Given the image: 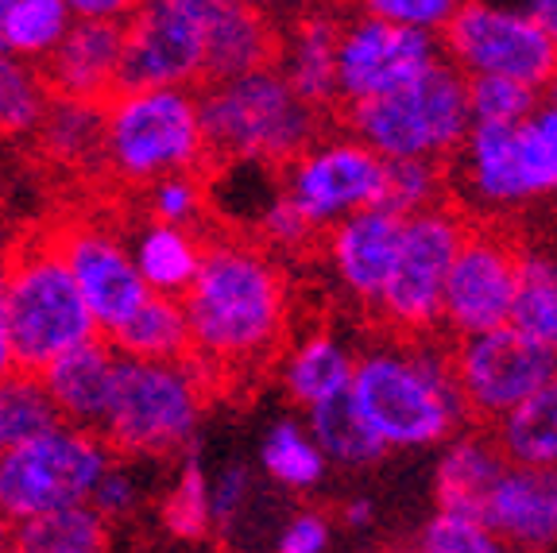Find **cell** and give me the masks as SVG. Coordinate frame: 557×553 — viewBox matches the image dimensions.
I'll return each instance as SVG.
<instances>
[{
  "instance_id": "obj_6",
  "label": "cell",
  "mask_w": 557,
  "mask_h": 553,
  "mask_svg": "<svg viewBox=\"0 0 557 553\" xmlns=\"http://www.w3.org/2000/svg\"><path fill=\"white\" fill-rule=\"evenodd\" d=\"M198 368L190 360H128L116 364L109 415L97 433L109 453L163 457L194 438L201 415Z\"/></svg>"
},
{
  "instance_id": "obj_36",
  "label": "cell",
  "mask_w": 557,
  "mask_h": 553,
  "mask_svg": "<svg viewBox=\"0 0 557 553\" xmlns=\"http://www.w3.org/2000/svg\"><path fill=\"white\" fill-rule=\"evenodd\" d=\"M263 468L287 488H310L322 480L325 457L318 453L313 441L302 438L295 422H278L263 441Z\"/></svg>"
},
{
  "instance_id": "obj_35",
  "label": "cell",
  "mask_w": 557,
  "mask_h": 553,
  "mask_svg": "<svg viewBox=\"0 0 557 553\" xmlns=\"http://www.w3.org/2000/svg\"><path fill=\"white\" fill-rule=\"evenodd\" d=\"M47 113V94L27 62L0 54V136H24Z\"/></svg>"
},
{
  "instance_id": "obj_53",
  "label": "cell",
  "mask_w": 557,
  "mask_h": 553,
  "mask_svg": "<svg viewBox=\"0 0 557 553\" xmlns=\"http://www.w3.org/2000/svg\"><path fill=\"white\" fill-rule=\"evenodd\" d=\"M549 105H557V74H554V78H549Z\"/></svg>"
},
{
  "instance_id": "obj_52",
  "label": "cell",
  "mask_w": 557,
  "mask_h": 553,
  "mask_svg": "<svg viewBox=\"0 0 557 553\" xmlns=\"http://www.w3.org/2000/svg\"><path fill=\"white\" fill-rule=\"evenodd\" d=\"M0 54H4V0H0Z\"/></svg>"
},
{
  "instance_id": "obj_7",
  "label": "cell",
  "mask_w": 557,
  "mask_h": 553,
  "mask_svg": "<svg viewBox=\"0 0 557 553\" xmlns=\"http://www.w3.org/2000/svg\"><path fill=\"white\" fill-rule=\"evenodd\" d=\"M104 113V156L132 182L186 174L201 156L198 101L186 89H139L116 94Z\"/></svg>"
},
{
  "instance_id": "obj_23",
  "label": "cell",
  "mask_w": 557,
  "mask_h": 553,
  "mask_svg": "<svg viewBox=\"0 0 557 553\" xmlns=\"http://www.w3.org/2000/svg\"><path fill=\"white\" fill-rule=\"evenodd\" d=\"M492 441L511 468H557V376L499 418Z\"/></svg>"
},
{
  "instance_id": "obj_21",
  "label": "cell",
  "mask_w": 557,
  "mask_h": 553,
  "mask_svg": "<svg viewBox=\"0 0 557 553\" xmlns=\"http://www.w3.org/2000/svg\"><path fill=\"white\" fill-rule=\"evenodd\" d=\"M399 233L403 217L387 209H364L333 229V260L348 291L360 298H380L383 283L392 275L395 251H399Z\"/></svg>"
},
{
  "instance_id": "obj_46",
  "label": "cell",
  "mask_w": 557,
  "mask_h": 553,
  "mask_svg": "<svg viewBox=\"0 0 557 553\" xmlns=\"http://www.w3.org/2000/svg\"><path fill=\"white\" fill-rule=\"evenodd\" d=\"M263 233H268L271 241H278V244H295V241H302V236L310 233V225H306L302 217L295 213V206L283 198V201H275V206L268 209V217H263Z\"/></svg>"
},
{
  "instance_id": "obj_24",
  "label": "cell",
  "mask_w": 557,
  "mask_h": 553,
  "mask_svg": "<svg viewBox=\"0 0 557 553\" xmlns=\"http://www.w3.org/2000/svg\"><path fill=\"white\" fill-rule=\"evenodd\" d=\"M341 24L325 16H310L295 27L287 54V74L283 82L290 94L310 109H330L337 105V74H333V51H337Z\"/></svg>"
},
{
  "instance_id": "obj_16",
  "label": "cell",
  "mask_w": 557,
  "mask_h": 553,
  "mask_svg": "<svg viewBox=\"0 0 557 553\" xmlns=\"http://www.w3.org/2000/svg\"><path fill=\"white\" fill-rule=\"evenodd\" d=\"M54 244H59V256L78 286L89 318H94V329H101L104 337L116 333L148 298V286L139 279L132 256L113 233L97 225L66 229L54 236Z\"/></svg>"
},
{
  "instance_id": "obj_18",
  "label": "cell",
  "mask_w": 557,
  "mask_h": 553,
  "mask_svg": "<svg viewBox=\"0 0 557 553\" xmlns=\"http://www.w3.org/2000/svg\"><path fill=\"white\" fill-rule=\"evenodd\" d=\"M278 59V39L260 9L248 4H221L201 0V82L198 86H225V82L263 74Z\"/></svg>"
},
{
  "instance_id": "obj_37",
  "label": "cell",
  "mask_w": 557,
  "mask_h": 553,
  "mask_svg": "<svg viewBox=\"0 0 557 553\" xmlns=\"http://www.w3.org/2000/svg\"><path fill=\"white\" fill-rule=\"evenodd\" d=\"M472 124H522L539 109V89L504 78H465Z\"/></svg>"
},
{
  "instance_id": "obj_41",
  "label": "cell",
  "mask_w": 557,
  "mask_h": 553,
  "mask_svg": "<svg viewBox=\"0 0 557 553\" xmlns=\"http://www.w3.org/2000/svg\"><path fill=\"white\" fill-rule=\"evenodd\" d=\"M201 209L198 182H190V174H171V179H159L151 186V217L159 225L183 229L186 221H194Z\"/></svg>"
},
{
  "instance_id": "obj_28",
  "label": "cell",
  "mask_w": 557,
  "mask_h": 553,
  "mask_svg": "<svg viewBox=\"0 0 557 553\" xmlns=\"http://www.w3.org/2000/svg\"><path fill=\"white\" fill-rule=\"evenodd\" d=\"M16 553H109V523L89 503L54 511L12 530Z\"/></svg>"
},
{
  "instance_id": "obj_44",
  "label": "cell",
  "mask_w": 557,
  "mask_h": 553,
  "mask_svg": "<svg viewBox=\"0 0 557 553\" xmlns=\"http://www.w3.org/2000/svg\"><path fill=\"white\" fill-rule=\"evenodd\" d=\"M244 495H248V468L244 465H233L218 476V484L209 492V519L218 523H228L240 511Z\"/></svg>"
},
{
  "instance_id": "obj_20",
  "label": "cell",
  "mask_w": 557,
  "mask_h": 553,
  "mask_svg": "<svg viewBox=\"0 0 557 553\" xmlns=\"http://www.w3.org/2000/svg\"><path fill=\"white\" fill-rule=\"evenodd\" d=\"M484 523L499 542L546 550L557 542V468H504L484 507Z\"/></svg>"
},
{
  "instance_id": "obj_31",
  "label": "cell",
  "mask_w": 557,
  "mask_h": 553,
  "mask_svg": "<svg viewBox=\"0 0 557 553\" xmlns=\"http://www.w3.org/2000/svg\"><path fill=\"white\" fill-rule=\"evenodd\" d=\"M35 132H39V147L59 163H86L104 156V113L89 105L47 101V113L35 124Z\"/></svg>"
},
{
  "instance_id": "obj_42",
  "label": "cell",
  "mask_w": 557,
  "mask_h": 553,
  "mask_svg": "<svg viewBox=\"0 0 557 553\" xmlns=\"http://www.w3.org/2000/svg\"><path fill=\"white\" fill-rule=\"evenodd\" d=\"M453 9L457 4H445V0H375L364 12L375 20H387V24L414 27V32H434V27L442 32Z\"/></svg>"
},
{
  "instance_id": "obj_55",
  "label": "cell",
  "mask_w": 557,
  "mask_h": 553,
  "mask_svg": "<svg viewBox=\"0 0 557 553\" xmlns=\"http://www.w3.org/2000/svg\"><path fill=\"white\" fill-rule=\"evenodd\" d=\"M0 553H16V550H0Z\"/></svg>"
},
{
  "instance_id": "obj_9",
  "label": "cell",
  "mask_w": 557,
  "mask_h": 553,
  "mask_svg": "<svg viewBox=\"0 0 557 553\" xmlns=\"http://www.w3.org/2000/svg\"><path fill=\"white\" fill-rule=\"evenodd\" d=\"M449 66L465 78H504L542 89L557 74V47L531 12L457 4L442 27Z\"/></svg>"
},
{
  "instance_id": "obj_19",
  "label": "cell",
  "mask_w": 557,
  "mask_h": 553,
  "mask_svg": "<svg viewBox=\"0 0 557 553\" xmlns=\"http://www.w3.org/2000/svg\"><path fill=\"white\" fill-rule=\"evenodd\" d=\"M116 364H121V353L104 337L82 341L59 360L47 364L39 372V383H44L51 407L59 410L62 426L70 422V430H82L89 438L101 433L109 398H113Z\"/></svg>"
},
{
  "instance_id": "obj_30",
  "label": "cell",
  "mask_w": 557,
  "mask_h": 553,
  "mask_svg": "<svg viewBox=\"0 0 557 553\" xmlns=\"http://www.w3.org/2000/svg\"><path fill=\"white\" fill-rule=\"evenodd\" d=\"M511 325L557 356V263L554 260L522 251L519 298H515Z\"/></svg>"
},
{
  "instance_id": "obj_48",
  "label": "cell",
  "mask_w": 557,
  "mask_h": 553,
  "mask_svg": "<svg viewBox=\"0 0 557 553\" xmlns=\"http://www.w3.org/2000/svg\"><path fill=\"white\" fill-rule=\"evenodd\" d=\"M527 12H531V16L539 20L542 32L549 35V44L557 47V0H539V4H531Z\"/></svg>"
},
{
  "instance_id": "obj_47",
  "label": "cell",
  "mask_w": 557,
  "mask_h": 553,
  "mask_svg": "<svg viewBox=\"0 0 557 553\" xmlns=\"http://www.w3.org/2000/svg\"><path fill=\"white\" fill-rule=\"evenodd\" d=\"M132 4L124 0H74L70 4V16L74 20H116V16H128Z\"/></svg>"
},
{
  "instance_id": "obj_27",
  "label": "cell",
  "mask_w": 557,
  "mask_h": 553,
  "mask_svg": "<svg viewBox=\"0 0 557 553\" xmlns=\"http://www.w3.org/2000/svg\"><path fill=\"white\" fill-rule=\"evenodd\" d=\"M136 271L148 286V294H186V286L194 283L201 263V248L186 229H171V225H148L144 236L136 244Z\"/></svg>"
},
{
  "instance_id": "obj_12",
  "label": "cell",
  "mask_w": 557,
  "mask_h": 553,
  "mask_svg": "<svg viewBox=\"0 0 557 553\" xmlns=\"http://www.w3.org/2000/svg\"><path fill=\"white\" fill-rule=\"evenodd\" d=\"M522 251L499 229H465L442 286V318L461 337L511 325Z\"/></svg>"
},
{
  "instance_id": "obj_8",
  "label": "cell",
  "mask_w": 557,
  "mask_h": 553,
  "mask_svg": "<svg viewBox=\"0 0 557 553\" xmlns=\"http://www.w3.org/2000/svg\"><path fill=\"white\" fill-rule=\"evenodd\" d=\"M113 453L82 430H59L0 453V515L20 523L89 503V492L109 468Z\"/></svg>"
},
{
  "instance_id": "obj_22",
  "label": "cell",
  "mask_w": 557,
  "mask_h": 553,
  "mask_svg": "<svg viewBox=\"0 0 557 553\" xmlns=\"http://www.w3.org/2000/svg\"><path fill=\"white\" fill-rule=\"evenodd\" d=\"M507 460L499 457L492 438H465L457 441L442 457L437 468V507L445 515H465V519H480L487 492L504 476Z\"/></svg>"
},
{
  "instance_id": "obj_13",
  "label": "cell",
  "mask_w": 557,
  "mask_h": 553,
  "mask_svg": "<svg viewBox=\"0 0 557 553\" xmlns=\"http://www.w3.org/2000/svg\"><path fill=\"white\" fill-rule=\"evenodd\" d=\"M201 82V0H163L132 9L116 94L183 89Z\"/></svg>"
},
{
  "instance_id": "obj_26",
  "label": "cell",
  "mask_w": 557,
  "mask_h": 553,
  "mask_svg": "<svg viewBox=\"0 0 557 553\" xmlns=\"http://www.w3.org/2000/svg\"><path fill=\"white\" fill-rule=\"evenodd\" d=\"M310 430L318 441V453L341 465H372L375 457H383V445L375 438V430L368 426V418L360 415L352 391H337L325 403L310 407Z\"/></svg>"
},
{
  "instance_id": "obj_11",
  "label": "cell",
  "mask_w": 557,
  "mask_h": 553,
  "mask_svg": "<svg viewBox=\"0 0 557 553\" xmlns=\"http://www.w3.org/2000/svg\"><path fill=\"white\" fill-rule=\"evenodd\" d=\"M465 229L469 221L457 209L442 206H430L403 221L392 275L375 298L392 325L422 333L442 318V286L453 268V256L461 248Z\"/></svg>"
},
{
  "instance_id": "obj_51",
  "label": "cell",
  "mask_w": 557,
  "mask_h": 553,
  "mask_svg": "<svg viewBox=\"0 0 557 553\" xmlns=\"http://www.w3.org/2000/svg\"><path fill=\"white\" fill-rule=\"evenodd\" d=\"M12 530H16V527H12V523L0 515V550H12Z\"/></svg>"
},
{
  "instance_id": "obj_40",
  "label": "cell",
  "mask_w": 557,
  "mask_h": 553,
  "mask_svg": "<svg viewBox=\"0 0 557 553\" xmlns=\"http://www.w3.org/2000/svg\"><path fill=\"white\" fill-rule=\"evenodd\" d=\"M163 519L178 538H201L206 534V527H209V488H206V480H201V465L194 457L186 460L183 480H178V488H174L171 503H166V511H163Z\"/></svg>"
},
{
  "instance_id": "obj_54",
  "label": "cell",
  "mask_w": 557,
  "mask_h": 553,
  "mask_svg": "<svg viewBox=\"0 0 557 553\" xmlns=\"http://www.w3.org/2000/svg\"><path fill=\"white\" fill-rule=\"evenodd\" d=\"M4 256H9V251H4V248H0V271H4Z\"/></svg>"
},
{
  "instance_id": "obj_50",
  "label": "cell",
  "mask_w": 557,
  "mask_h": 553,
  "mask_svg": "<svg viewBox=\"0 0 557 553\" xmlns=\"http://www.w3.org/2000/svg\"><path fill=\"white\" fill-rule=\"evenodd\" d=\"M345 519L352 523V527H364V523L372 519V503H368V500H357L352 507L345 511Z\"/></svg>"
},
{
  "instance_id": "obj_43",
  "label": "cell",
  "mask_w": 557,
  "mask_h": 553,
  "mask_svg": "<svg viewBox=\"0 0 557 553\" xmlns=\"http://www.w3.org/2000/svg\"><path fill=\"white\" fill-rule=\"evenodd\" d=\"M132 503H136V484H132V476L109 465L101 472V480L94 484V492H89V507L109 523V519H116V515H124V511H132Z\"/></svg>"
},
{
  "instance_id": "obj_34",
  "label": "cell",
  "mask_w": 557,
  "mask_h": 553,
  "mask_svg": "<svg viewBox=\"0 0 557 553\" xmlns=\"http://www.w3.org/2000/svg\"><path fill=\"white\" fill-rule=\"evenodd\" d=\"M515 163H519L522 198L557 194V105L534 109L515 124Z\"/></svg>"
},
{
  "instance_id": "obj_2",
  "label": "cell",
  "mask_w": 557,
  "mask_h": 553,
  "mask_svg": "<svg viewBox=\"0 0 557 553\" xmlns=\"http://www.w3.org/2000/svg\"><path fill=\"white\" fill-rule=\"evenodd\" d=\"M0 306H4L12 364L24 376H39L62 353L97 337L94 318L62 263L54 236L27 241L12 256H4Z\"/></svg>"
},
{
  "instance_id": "obj_4",
  "label": "cell",
  "mask_w": 557,
  "mask_h": 553,
  "mask_svg": "<svg viewBox=\"0 0 557 553\" xmlns=\"http://www.w3.org/2000/svg\"><path fill=\"white\" fill-rule=\"evenodd\" d=\"M348 391L383 445H434L465 415L453 364L437 353H372L352 364Z\"/></svg>"
},
{
  "instance_id": "obj_32",
  "label": "cell",
  "mask_w": 557,
  "mask_h": 553,
  "mask_svg": "<svg viewBox=\"0 0 557 553\" xmlns=\"http://www.w3.org/2000/svg\"><path fill=\"white\" fill-rule=\"evenodd\" d=\"M62 418L51 407L39 376L12 372L0 383V453L16 450L24 441L44 438V433L59 430Z\"/></svg>"
},
{
  "instance_id": "obj_1",
  "label": "cell",
  "mask_w": 557,
  "mask_h": 553,
  "mask_svg": "<svg viewBox=\"0 0 557 553\" xmlns=\"http://www.w3.org/2000/svg\"><path fill=\"white\" fill-rule=\"evenodd\" d=\"M190 333V360L209 368L252 364L283 333L287 291L263 256L244 244H209L194 283L178 298Z\"/></svg>"
},
{
  "instance_id": "obj_39",
  "label": "cell",
  "mask_w": 557,
  "mask_h": 553,
  "mask_svg": "<svg viewBox=\"0 0 557 553\" xmlns=\"http://www.w3.org/2000/svg\"><path fill=\"white\" fill-rule=\"evenodd\" d=\"M434 191H437V167L426 159H410V163H387V198L380 209L395 217H414L422 209L434 206Z\"/></svg>"
},
{
  "instance_id": "obj_38",
  "label": "cell",
  "mask_w": 557,
  "mask_h": 553,
  "mask_svg": "<svg viewBox=\"0 0 557 553\" xmlns=\"http://www.w3.org/2000/svg\"><path fill=\"white\" fill-rule=\"evenodd\" d=\"M422 553H507V545L480 519L437 511L422 530Z\"/></svg>"
},
{
  "instance_id": "obj_15",
  "label": "cell",
  "mask_w": 557,
  "mask_h": 553,
  "mask_svg": "<svg viewBox=\"0 0 557 553\" xmlns=\"http://www.w3.org/2000/svg\"><path fill=\"white\" fill-rule=\"evenodd\" d=\"M434 39L430 32L387 24V20L360 16L352 24H341L337 51H333V74H337V105H364L380 94H392L395 86L418 78L426 66H434Z\"/></svg>"
},
{
  "instance_id": "obj_17",
  "label": "cell",
  "mask_w": 557,
  "mask_h": 553,
  "mask_svg": "<svg viewBox=\"0 0 557 553\" xmlns=\"http://www.w3.org/2000/svg\"><path fill=\"white\" fill-rule=\"evenodd\" d=\"M132 16V12H128ZM124 20H74L62 44L39 62V86L54 101L104 109L116 97V74L124 54Z\"/></svg>"
},
{
  "instance_id": "obj_33",
  "label": "cell",
  "mask_w": 557,
  "mask_h": 553,
  "mask_svg": "<svg viewBox=\"0 0 557 553\" xmlns=\"http://www.w3.org/2000/svg\"><path fill=\"white\" fill-rule=\"evenodd\" d=\"M348 383H352V360L333 337L306 341L287 364V388L306 407H318L330 395L345 391Z\"/></svg>"
},
{
  "instance_id": "obj_45",
  "label": "cell",
  "mask_w": 557,
  "mask_h": 553,
  "mask_svg": "<svg viewBox=\"0 0 557 553\" xmlns=\"http://www.w3.org/2000/svg\"><path fill=\"white\" fill-rule=\"evenodd\" d=\"M325 538H330V530H325L322 515H298L278 538V553H322Z\"/></svg>"
},
{
  "instance_id": "obj_25",
  "label": "cell",
  "mask_w": 557,
  "mask_h": 553,
  "mask_svg": "<svg viewBox=\"0 0 557 553\" xmlns=\"http://www.w3.org/2000/svg\"><path fill=\"white\" fill-rule=\"evenodd\" d=\"M104 341L128 360H186L190 356L183 306L178 298H163V294H148L144 306Z\"/></svg>"
},
{
  "instance_id": "obj_49",
  "label": "cell",
  "mask_w": 557,
  "mask_h": 553,
  "mask_svg": "<svg viewBox=\"0 0 557 553\" xmlns=\"http://www.w3.org/2000/svg\"><path fill=\"white\" fill-rule=\"evenodd\" d=\"M16 372V364H12V348H9V329H4V306H0V383L9 380Z\"/></svg>"
},
{
  "instance_id": "obj_5",
  "label": "cell",
  "mask_w": 557,
  "mask_h": 553,
  "mask_svg": "<svg viewBox=\"0 0 557 553\" xmlns=\"http://www.w3.org/2000/svg\"><path fill=\"white\" fill-rule=\"evenodd\" d=\"M348 124L360 132V144L372 147L387 163H410V159L434 163L437 156L465 147L472 132L465 74L437 59L392 94L352 105Z\"/></svg>"
},
{
  "instance_id": "obj_29",
  "label": "cell",
  "mask_w": 557,
  "mask_h": 553,
  "mask_svg": "<svg viewBox=\"0 0 557 553\" xmlns=\"http://www.w3.org/2000/svg\"><path fill=\"white\" fill-rule=\"evenodd\" d=\"M66 0H4V54L20 62H44L70 32Z\"/></svg>"
},
{
  "instance_id": "obj_14",
  "label": "cell",
  "mask_w": 557,
  "mask_h": 553,
  "mask_svg": "<svg viewBox=\"0 0 557 553\" xmlns=\"http://www.w3.org/2000/svg\"><path fill=\"white\" fill-rule=\"evenodd\" d=\"M383 198H387V159H380L360 139H337L322 151L313 147L298 163H290L287 201L310 229L380 209Z\"/></svg>"
},
{
  "instance_id": "obj_3",
  "label": "cell",
  "mask_w": 557,
  "mask_h": 553,
  "mask_svg": "<svg viewBox=\"0 0 557 553\" xmlns=\"http://www.w3.org/2000/svg\"><path fill=\"white\" fill-rule=\"evenodd\" d=\"M318 116L322 113L298 101L275 70L209 86L198 97L201 139L218 159H263L275 167L298 163L322 136Z\"/></svg>"
},
{
  "instance_id": "obj_10",
  "label": "cell",
  "mask_w": 557,
  "mask_h": 553,
  "mask_svg": "<svg viewBox=\"0 0 557 553\" xmlns=\"http://www.w3.org/2000/svg\"><path fill=\"white\" fill-rule=\"evenodd\" d=\"M449 364L465 415L484 426H496L557 376V356L515 325L461 337Z\"/></svg>"
}]
</instances>
